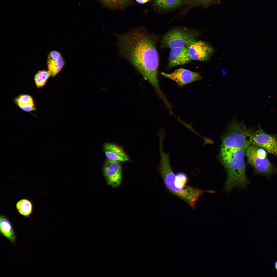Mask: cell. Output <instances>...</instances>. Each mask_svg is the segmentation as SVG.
<instances>
[{"mask_svg": "<svg viewBox=\"0 0 277 277\" xmlns=\"http://www.w3.org/2000/svg\"><path fill=\"white\" fill-rule=\"evenodd\" d=\"M0 231L1 234L12 243L16 242V236L11 222L5 215L0 216Z\"/></svg>", "mask_w": 277, "mask_h": 277, "instance_id": "obj_14", "label": "cell"}, {"mask_svg": "<svg viewBox=\"0 0 277 277\" xmlns=\"http://www.w3.org/2000/svg\"><path fill=\"white\" fill-rule=\"evenodd\" d=\"M106 6L113 8H121L129 3L128 0H101Z\"/></svg>", "mask_w": 277, "mask_h": 277, "instance_id": "obj_20", "label": "cell"}, {"mask_svg": "<svg viewBox=\"0 0 277 277\" xmlns=\"http://www.w3.org/2000/svg\"><path fill=\"white\" fill-rule=\"evenodd\" d=\"M48 71L50 76H55L63 67L65 61L61 53L58 51H50L47 55V62Z\"/></svg>", "mask_w": 277, "mask_h": 277, "instance_id": "obj_13", "label": "cell"}, {"mask_svg": "<svg viewBox=\"0 0 277 277\" xmlns=\"http://www.w3.org/2000/svg\"><path fill=\"white\" fill-rule=\"evenodd\" d=\"M247 148L236 150L226 158L221 160L227 174L223 188L224 191L230 192L233 188L245 189L249 183L245 173L244 156Z\"/></svg>", "mask_w": 277, "mask_h": 277, "instance_id": "obj_2", "label": "cell"}, {"mask_svg": "<svg viewBox=\"0 0 277 277\" xmlns=\"http://www.w3.org/2000/svg\"><path fill=\"white\" fill-rule=\"evenodd\" d=\"M199 33L197 31L186 28L171 29L162 38L161 42V47L171 49L186 47L191 42L196 40Z\"/></svg>", "mask_w": 277, "mask_h": 277, "instance_id": "obj_5", "label": "cell"}, {"mask_svg": "<svg viewBox=\"0 0 277 277\" xmlns=\"http://www.w3.org/2000/svg\"><path fill=\"white\" fill-rule=\"evenodd\" d=\"M104 152L107 159L119 162H126L130 158L121 147L114 144L107 143L103 146Z\"/></svg>", "mask_w": 277, "mask_h": 277, "instance_id": "obj_12", "label": "cell"}, {"mask_svg": "<svg viewBox=\"0 0 277 277\" xmlns=\"http://www.w3.org/2000/svg\"><path fill=\"white\" fill-rule=\"evenodd\" d=\"M192 60L204 61L209 60L214 49L208 43L201 41H194L186 47Z\"/></svg>", "mask_w": 277, "mask_h": 277, "instance_id": "obj_9", "label": "cell"}, {"mask_svg": "<svg viewBox=\"0 0 277 277\" xmlns=\"http://www.w3.org/2000/svg\"><path fill=\"white\" fill-rule=\"evenodd\" d=\"M165 185L171 192L182 199L194 209L199 197L205 193H214V191L203 190L186 185L188 181L180 180L172 169L160 173Z\"/></svg>", "mask_w": 277, "mask_h": 277, "instance_id": "obj_4", "label": "cell"}, {"mask_svg": "<svg viewBox=\"0 0 277 277\" xmlns=\"http://www.w3.org/2000/svg\"><path fill=\"white\" fill-rule=\"evenodd\" d=\"M156 6L164 11L172 10L183 4L182 0H154Z\"/></svg>", "mask_w": 277, "mask_h": 277, "instance_id": "obj_17", "label": "cell"}, {"mask_svg": "<svg viewBox=\"0 0 277 277\" xmlns=\"http://www.w3.org/2000/svg\"><path fill=\"white\" fill-rule=\"evenodd\" d=\"M266 152L262 148L252 144L246 150L248 162L256 173L267 174L273 171V166L268 159Z\"/></svg>", "mask_w": 277, "mask_h": 277, "instance_id": "obj_6", "label": "cell"}, {"mask_svg": "<svg viewBox=\"0 0 277 277\" xmlns=\"http://www.w3.org/2000/svg\"><path fill=\"white\" fill-rule=\"evenodd\" d=\"M14 101L18 107L25 111L30 112L36 110L33 99L30 95L21 94L17 96Z\"/></svg>", "mask_w": 277, "mask_h": 277, "instance_id": "obj_15", "label": "cell"}, {"mask_svg": "<svg viewBox=\"0 0 277 277\" xmlns=\"http://www.w3.org/2000/svg\"><path fill=\"white\" fill-rule=\"evenodd\" d=\"M16 207L18 212L26 217H29L33 212V204L28 199H23L19 201L16 203Z\"/></svg>", "mask_w": 277, "mask_h": 277, "instance_id": "obj_16", "label": "cell"}, {"mask_svg": "<svg viewBox=\"0 0 277 277\" xmlns=\"http://www.w3.org/2000/svg\"><path fill=\"white\" fill-rule=\"evenodd\" d=\"M103 175L107 184L114 188L119 186L122 179L121 162L107 159L103 168Z\"/></svg>", "mask_w": 277, "mask_h": 277, "instance_id": "obj_7", "label": "cell"}, {"mask_svg": "<svg viewBox=\"0 0 277 277\" xmlns=\"http://www.w3.org/2000/svg\"><path fill=\"white\" fill-rule=\"evenodd\" d=\"M183 4L190 7H207L215 2V0H182Z\"/></svg>", "mask_w": 277, "mask_h": 277, "instance_id": "obj_19", "label": "cell"}, {"mask_svg": "<svg viewBox=\"0 0 277 277\" xmlns=\"http://www.w3.org/2000/svg\"><path fill=\"white\" fill-rule=\"evenodd\" d=\"M191 60L186 47L172 48L170 52L167 68L170 69L176 66L186 64Z\"/></svg>", "mask_w": 277, "mask_h": 277, "instance_id": "obj_11", "label": "cell"}, {"mask_svg": "<svg viewBox=\"0 0 277 277\" xmlns=\"http://www.w3.org/2000/svg\"><path fill=\"white\" fill-rule=\"evenodd\" d=\"M163 76L175 81L179 86L201 80L202 77L199 73L182 68L175 70L170 73H161Z\"/></svg>", "mask_w": 277, "mask_h": 277, "instance_id": "obj_10", "label": "cell"}, {"mask_svg": "<svg viewBox=\"0 0 277 277\" xmlns=\"http://www.w3.org/2000/svg\"><path fill=\"white\" fill-rule=\"evenodd\" d=\"M136 1L140 4H143L148 2L150 0H136Z\"/></svg>", "mask_w": 277, "mask_h": 277, "instance_id": "obj_21", "label": "cell"}, {"mask_svg": "<svg viewBox=\"0 0 277 277\" xmlns=\"http://www.w3.org/2000/svg\"><path fill=\"white\" fill-rule=\"evenodd\" d=\"M275 267L276 269L277 270V261L276 262L275 264Z\"/></svg>", "mask_w": 277, "mask_h": 277, "instance_id": "obj_22", "label": "cell"}, {"mask_svg": "<svg viewBox=\"0 0 277 277\" xmlns=\"http://www.w3.org/2000/svg\"><path fill=\"white\" fill-rule=\"evenodd\" d=\"M255 133L242 123L233 121L222 137L220 158L223 159L237 150L247 148L252 143Z\"/></svg>", "mask_w": 277, "mask_h": 277, "instance_id": "obj_3", "label": "cell"}, {"mask_svg": "<svg viewBox=\"0 0 277 277\" xmlns=\"http://www.w3.org/2000/svg\"><path fill=\"white\" fill-rule=\"evenodd\" d=\"M50 76L48 71L43 70L38 71L34 78L36 87L40 88L44 86Z\"/></svg>", "mask_w": 277, "mask_h": 277, "instance_id": "obj_18", "label": "cell"}, {"mask_svg": "<svg viewBox=\"0 0 277 277\" xmlns=\"http://www.w3.org/2000/svg\"><path fill=\"white\" fill-rule=\"evenodd\" d=\"M120 55L150 83L160 98L164 95L158 81L159 56L154 39L145 29L139 28L116 35Z\"/></svg>", "mask_w": 277, "mask_h": 277, "instance_id": "obj_1", "label": "cell"}, {"mask_svg": "<svg viewBox=\"0 0 277 277\" xmlns=\"http://www.w3.org/2000/svg\"><path fill=\"white\" fill-rule=\"evenodd\" d=\"M252 144L277 156V137L266 133L260 127L255 133Z\"/></svg>", "mask_w": 277, "mask_h": 277, "instance_id": "obj_8", "label": "cell"}]
</instances>
